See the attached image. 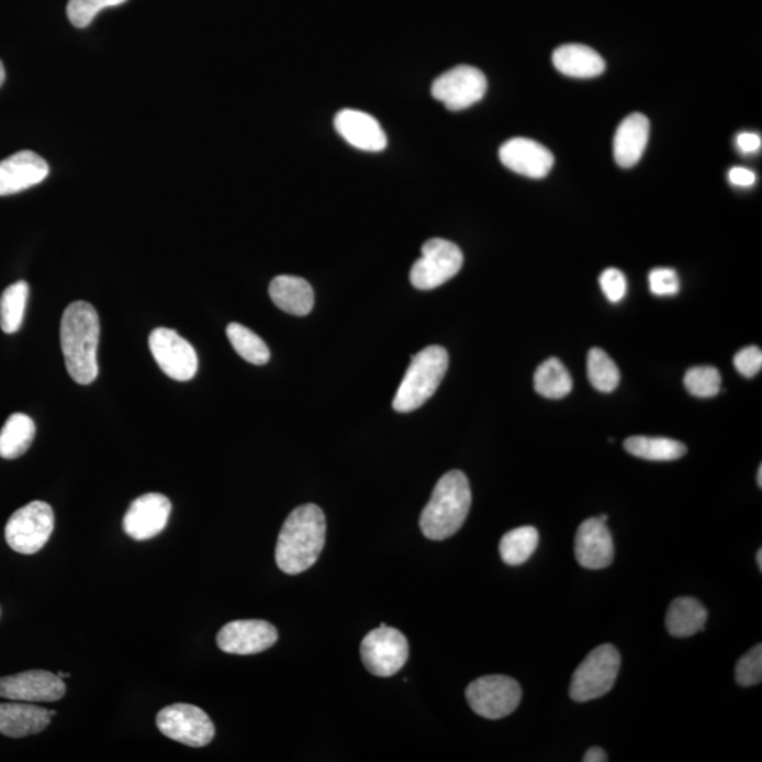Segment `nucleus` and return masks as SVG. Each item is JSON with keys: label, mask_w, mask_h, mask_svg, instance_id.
<instances>
[{"label": "nucleus", "mask_w": 762, "mask_h": 762, "mask_svg": "<svg viewBox=\"0 0 762 762\" xmlns=\"http://www.w3.org/2000/svg\"><path fill=\"white\" fill-rule=\"evenodd\" d=\"M326 519L316 504L296 507L287 517L276 547L277 567L287 575H299L314 567L323 552Z\"/></svg>", "instance_id": "f257e3e1"}, {"label": "nucleus", "mask_w": 762, "mask_h": 762, "mask_svg": "<svg viewBox=\"0 0 762 762\" xmlns=\"http://www.w3.org/2000/svg\"><path fill=\"white\" fill-rule=\"evenodd\" d=\"M125 2L127 0H68L67 16L74 26L86 29L101 10Z\"/></svg>", "instance_id": "473e14b6"}, {"label": "nucleus", "mask_w": 762, "mask_h": 762, "mask_svg": "<svg viewBox=\"0 0 762 762\" xmlns=\"http://www.w3.org/2000/svg\"><path fill=\"white\" fill-rule=\"evenodd\" d=\"M36 437V424L26 414L10 415L0 430V458L13 460L23 457Z\"/></svg>", "instance_id": "393cba45"}, {"label": "nucleus", "mask_w": 762, "mask_h": 762, "mask_svg": "<svg viewBox=\"0 0 762 762\" xmlns=\"http://www.w3.org/2000/svg\"><path fill=\"white\" fill-rule=\"evenodd\" d=\"M54 531V512L49 504L32 502L19 508L4 528L8 546L23 556L37 553Z\"/></svg>", "instance_id": "423d86ee"}, {"label": "nucleus", "mask_w": 762, "mask_h": 762, "mask_svg": "<svg viewBox=\"0 0 762 762\" xmlns=\"http://www.w3.org/2000/svg\"><path fill=\"white\" fill-rule=\"evenodd\" d=\"M587 378L597 391L612 393L620 383V370L605 350L593 348L587 355Z\"/></svg>", "instance_id": "7c9ffc66"}, {"label": "nucleus", "mask_w": 762, "mask_h": 762, "mask_svg": "<svg viewBox=\"0 0 762 762\" xmlns=\"http://www.w3.org/2000/svg\"><path fill=\"white\" fill-rule=\"evenodd\" d=\"M598 519H601V522H603V523H607L606 514H603V516L598 517Z\"/></svg>", "instance_id": "a18cd8bd"}, {"label": "nucleus", "mask_w": 762, "mask_h": 762, "mask_svg": "<svg viewBox=\"0 0 762 762\" xmlns=\"http://www.w3.org/2000/svg\"><path fill=\"white\" fill-rule=\"evenodd\" d=\"M684 383L686 390L695 397H715L720 393L721 376L719 370L711 366H696L687 370Z\"/></svg>", "instance_id": "2f4dec72"}, {"label": "nucleus", "mask_w": 762, "mask_h": 762, "mask_svg": "<svg viewBox=\"0 0 762 762\" xmlns=\"http://www.w3.org/2000/svg\"><path fill=\"white\" fill-rule=\"evenodd\" d=\"M650 121L641 113H632L620 123L613 143L618 166L631 168L641 160L650 138Z\"/></svg>", "instance_id": "412c9836"}, {"label": "nucleus", "mask_w": 762, "mask_h": 762, "mask_svg": "<svg viewBox=\"0 0 762 762\" xmlns=\"http://www.w3.org/2000/svg\"><path fill=\"white\" fill-rule=\"evenodd\" d=\"M553 66L563 76L595 78L605 72L606 61L595 49L582 44H565L552 54Z\"/></svg>", "instance_id": "5701e85b"}, {"label": "nucleus", "mask_w": 762, "mask_h": 762, "mask_svg": "<svg viewBox=\"0 0 762 762\" xmlns=\"http://www.w3.org/2000/svg\"><path fill=\"white\" fill-rule=\"evenodd\" d=\"M736 681L740 686H755L762 681V646L751 648L736 665Z\"/></svg>", "instance_id": "72a5a7b5"}, {"label": "nucleus", "mask_w": 762, "mask_h": 762, "mask_svg": "<svg viewBox=\"0 0 762 762\" xmlns=\"http://www.w3.org/2000/svg\"><path fill=\"white\" fill-rule=\"evenodd\" d=\"M608 761L606 751L601 747H592L583 757V762H606Z\"/></svg>", "instance_id": "ea45409f"}, {"label": "nucleus", "mask_w": 762, "mask_h": 762, "mask_svg": "<svg viewBox=\"0 0 762 762\" xmlns=\"http://www.w3.org/2000/svg\"><path fill=\"white\" fill-rule=\"evenodd\" d=\"M651 293L658 296H671L680 293V277L674 269L658 267L648 276Z\"/></svg>", "instance_id": "f704fd0d"}, {"label": "nucleus", "mask_w": 762, "mask_h": 762, "mask_svg": "<svg viewBox=\"0 0 762 762\" xmlns=\"http://www.w3.org/2000/svg\"><path fill=\"white\" fill-rule=\"evenodd\" d=\"M731 184L739 187H751L755 184L757 176L754 171L746 167H733L729 172Z\"/></svg>", "instance_id": "4c0bfd02"}, {"label": "nucleus", "mask_w": 762, "mask_h": 762, "mask_svg": "<svg viewBox=\"0 0 762 762\" xmlns=\"http://www.w3.org/2000/svg\"><path fill=\"white\" fill-rule=\"evenodd\" d=\"M621 657L617 648L603 645L587 654L573 672L569 695L575 702H589L605 696L616 684Z\"/></svg>", "instance_id": "39448f33"}, {"label": "nucleus", "mask_w": 762, "mask_h": 762, "mask_svg": "<svg viewBox=\"0 0 762 762\" xmlns=\"http://www.w3.org/2000/svg\"><path fill=\"white\" fill-rule=\"evenodd\" d=\"M156 724L168 739L194 749L210 744L215 737V726L210 716L194 705L167 706L158 711Z\"/></svg>", "instance_id": "9d476101"}, {"label": "nucleus", "mask_w": 762, "mask_h": 762, "mask_svg": "<svg viewBox=\"0 0 762 762\" xmlns=\"http://www.w3.org/2000/svg\"><path fill=\"white\" fill-rule=\"evenodd\" d=\"M757 565H759L760 571H762V549H759V552H757Z\"/></svg>", "instance_id": "79ce46f5"}, {"label": "nucleus", "mask_w": 762, "mask_h": 762, "mask_svg": "<svg viewBox=\"0 0 762 762\" xmlns=\"http://www.w3.org/2000/svg\"><path fill=\"white\" fill-rule=\"evenodd\" d=\"M279 640L273 625L265 620H236L227 623L217 632V647L226 654L255 655L269 650Z\"/></svg>", "instance_id": "ddd939ff"}, {"label": "nucleus", "mask_w": 762, "mask_h": 762, "mask_svg": "<svg viewBox=\"0 0 762 762\" xmlns=\"http://www.w3.org/2000/svg\"><path fill=\"white\" fill-rule=\"evenodd\" d=\"M335 128L349 145L363 152H383L388 136L372 115L355 109H343L335 116Z\"/></svg>", "instance_id": "6ab92c4d"}, {"label": "nucleus", "mask_w": 762, "mask_h": 762, "mask_svg": "<svg viewBox=\"0 0 762 762\" xmlns=\"http://www.w3.org/2000/svg\"><path fill=\"white\" fill-rule=\"evenodd\" d=\"M360 655L366 670L379 677L397 674L408 660V640L397 628L380 625L363 638Z\"/></svg>", "instance_id": "1a4fd4ad"}, {"label": "nucleus", "mask_w": 762, "mask_h": 762, "mask_svg": "<svg viewBox=\"0 0 762 762\" xmlns=\"http://www.w3.org/2000/svg\"><path fill=\"white\" fill-rule=\"evenodd\" d=\"M423 256L411 267L410 280L415 289L429 291L453 279L462 269V250L452 242L430 239L423 246Z\"/></svg>", "instance_id": "0eeeda50"}, {"label": "nucleus", "mask_w": 762, "mask_h": 762, "mask_svg": "<svg viewBox=\"0 0 762 762\" xmlns=\"http://www.w3.org/2000/svg\"><path fill=\"white\" fill-rule=\"evenodd\" d=\"M47 161L37 153L23 150L0 161V197L19 194L46 180Z\"/></svg>", "instance_id": "f3484780"}, {"label": "nucleus", "mask_w": 762, "mask_h": 762, "mask_svg": "<svg viewBox=\"0 0 762 762\" xmlns=\"http://www.w3.org/2000/svg\"><path fill=\"white\" fill-rule=\"evenodd\" d=\"M733 363L737 372L743 374L744 378H754L760 373L762 368V352L759 346H749L736 354Z\"/></svg>", "instance_id": "e433bc0d"}, {"label": "nucleus", "mask_w": 762, "mask_h": 762, "mask_svg": "<svg viewBox=\"0 0 762 762\" xmlns=\"http://www.w3.org/2000/svg\"><path fill=\"white\" fill-rule=\"evenodd\" d=\"M227 339L236 354L251 365H266L270 360L269 346L254 330L245 325L232 323L226 328Z\"/></svg>", "instance_id": "c756f323"}, {"label": "nucleus", "mask_w": 762, "mask_h": 762, "mask_svg": "<svg viewBox=\"0 0 762 762\" xmlns=\"http://www.w3.org/2000/svg\"><path fill=\"white\" fill-rule=\"evenodd\" d=\"M757 483H759V488L761 489L762 488V467H761V464L759 468V473H757Z\"/></svg>", "instance_id": "37998d69"}, {"label": "nucleus", "mask_w": 762, "mask_h": 762, "mask_svg": "<svg viewBox=\"0 0 762 762\" xmlns=\"http://www.w3.org/2000/svg\"><path fill=\"white\" fill-rule=\"evenodd\" d=\"M171 508V502L165 494H143L128 507L123 518V529L135 541L155 538L165 531Z\"/></svg>", "instance_id": "2eb2a0df"}, {"label": "nucleus", "mask_w": 762, "mask_h": 762, "mask_svg": "<svg viewBox=\"0 0 762 762\" xmlns=\"http://www.w3.org/2000/svg\"><path fill=\"white\" fill-rule=\"evenodd\" d=\"M538 544L539 534L536 527L514 528L504 534L500 541V556L509 567L523 565L536 552Z\"/></svg>", "instance_id": "cd10ccee"}, {"label": "nucleus", "mask_w": 762, "mask_h": 762, "mask_svg": "<svg viewBox=\"0 0 762 762\" xmlns=\"http://www.w3.org/2000/svg\"><path fill=\"white\" fill-rule=\"evenodd\" d=\"M625 449L632 457L652 462H671L685 457L687 448L680 440L670 438L630 437L625 440Z\"/></svg>", "instance_id": "a878e982"}, {"label": "nucleus", "mask_w": 762, "mask_h": 762, "mask_svg": "<svg viewBox=\"0 0 762 762\" xmlns=\"http://www.w3.org/2000/svg\"><path fill=\"white\" fill-rule=\"evenodd\" d=\"M523 691L516 680L504 675L478 677L468 686L467 699L474 714L484 719H503L516 711Z\"/></svg>", "instance_id": "6e6552de"}, {"label": "nucleus", "mask_w": 762, "mask_h": 762, "mask_svg": "<svg viewBox=\"0 0 762 762\" xmlns=\"http://www.w3.org/2000/svg\"><path fill=\"white\" fill-rule=\"evenodd\" d=\"M4 79H7V72H4L3 63L0 61V87L3 86Z\"/></svg>", "instance_id": "a19ab883"}, {"label": "nucleus", "mask_w": 762, "mask_h": 762, "mask_svg": "<svg viewBox=\"0 0 762 762\" xmlns=\"http://www.w3.org/2000/svg\"><path fill=\"white\" fill-rule=\"evenodd\" d=\"M99 334V316L91 304L76 301L67 306L59 339L68 373L78 384L88 385L98 378Z\"/></svg>", "instance_id": "f03ea898"}, {"label": "nucleus", "mask_w": 762, "mask_h": 762, "mask_svg": "<svg viewBox=\"0 0 762 762\" xmlns=\"http://www.w3.org/2000/svg\"><path fill=\"white\" fill-rule=\"evenodd\" d=\"M761 136L757 133L743 132L737 136V146L743 153H753L760 150L761 147Z\"/></svg>", "instance_id": "58836bf2"}, {"label": "nucleus", "mask_w": 762, "mask_h": 762, "mask_svg": "<svg viewBox=\"0 0 762 762\" xmlns=\"http://www.w3.org/2000/svg\"><path fill=\"white\" fill-rule=\"evenodd\" d=\"M66 695V684L57 674L34 670L0 677V697L9 701L57 702Z\"/></svg>", "instance_id": "4468645a"}, {"label": "nucleus", "mask_w": 762, "mask_h": 762, "mask_svg": "<svg viewBox=\"0 0 762 762\" xmlns=\"http://www.w3.org/2000/svg\"><path fill=\"white\" fill-rule=\"evenodd\" d=\"M150 352L158 368L168 378L177 381H188L195 378L198 372V355L194 346L178 335L175 329L157 328L148 338Z\"/></svg>", "instance_id": "f8f14e48"}, {"label": "nucleus", "mask_w": 762, "mask_h": 762, "mask_svg": "<svg viewBox=\"0 0 762 762\" xmlns=\"http://www.w3.org/2000/svg\"><path fill=\"white\" fill-rule=\"evenodd\" d=\"M448 365L449 355L442 346H428L413 356L393 400V408L397 413H411L427 403L447 374Z\"/></svg>", "instance_id": "20e7f679"}, {"label": "nucleus", "mask_w": 762, "mask_h": 762, "mask_svg": "<svg viewBox=\"0 0 762 762\" xmlns=\"http://www.w3.org/2000/svg\"><path fill=\"white\" fill-rule=\"evenodd\" d=\"M706 623V607L695 597H677L666 612V630L677 638L692 637L704 631Z\"/></svg>", "instance_id": "b1692460"}, {"label": "nucleus", "mask_w": 762, "mask_h": 762, "mask_svg": "<svg viewBox=\"0 0 762 762\" xmlns=\"http://www.w3.org/2000/svg\"><path fill=\"white\" fill-rule=\"evenodd\" d=\"M472 506L467 474L450 470L438 480L433 496L419 517V527L430 541H444L462 528Z\"/></svg>", "instance_id": "7ed1b4c3"}, {"label": "nucleus", "mask_w": 762, "mask_h": 762, "mask_svg": "<svg viewBox=\"0 0 762 762\" xmlns=\"http://www.w3.org/2000/svg\"><path fill=\"white\" fill-rule=\"evenodd\" d=\"M598 283H601L603 294L607 296L610 303H620L625 299L627 293L626 276L620 270L615 269V267L603 271Z\"/></svg>", "instance_id": "c9c22d12"}, {"label": "nucleus", "mask_w": 762, "mask_h": 762, "mask_svg": "<svg viewBox=\"0 0 762 762\" xmlns=\"http://www.w3.org/2000/svg\"><path fill=\"white\" fill-rule=\"evenodd\" d=\"M498 157L508 170L537 180L547 177L556 161L546 146L524 137L509 138L500 147Z\"/></svg>", "instance_id": "dca6fc26"}, {"label": "nucleus", "mask_w": 762, "mask_h": 762, "mask_svg": "<svg viewBox=\"0 0 762 762\" xmlns=\"http://www.w3.org/2000/svg\"><path fill=\"white\" fill-rule=\"evenodd\" d=\"M488 79L480 69L458 66L435 79L430 93L447 107L448 111H463L486 96Z\"/></svg>", "instance_id": "9b49d317"}, {"label": "nucleus", "mask_w": 762, "mask_h": 762, "mask_svg": "<svg viewBox=\"0 0 762 762\" xmlns=\"http://www.w3.org/2000/svg\"><path fill=\"white\" fill-rule=\"evenodd\" d=\"M534 388L542 397L559 400L567 397L573 388L572 376L561 360L549 358L538 366L534 374Z\"/></svg>", "instance_id": "bb28decb"}, {"label": "nucleus", "mask_w": 762, "mask_h": 762, "mask_svg": "<svg viewBox=\"0 0 762 762\" xmlns=\"http://www.w3.org/2000/svg\"><path fill=\"white\" fill-rule=\"evenodd\" d=\"M29 300V284L18 281L9 285L0 296V328L4 334H16L22 328Z\"/></svg>", "instance_id": "c85d7f7f"}, {"label": "nucleus", "mask_w": 762, "mask_h": 762, "mask_svg": "<svg viewBox=\"0 0 762 762\" xmlns=\"http://www.w3.org/2000/svg\"><path fill=\"white\" fill-rule=\"evenodd\" d=\"M57 675H58L59 677H61V680H64V677H69L68 672H63V671H59Z\"/></svg>", "instance_id": "c03bdc74"}, {"label": "nucleus", "mask_w": 762, "mask_h": 762, "mask_svg": "<svg viewBox=\"0 0 762 762\" xmlns=\"http://www.w3.org/2000/svg\"><path fill=\"white\" fill-rule=\"evenodd\" d=\"M575 558L579 565L597 571L612 565L615 544L606 523L589 518L579 526L575 537Z\"/></svg>", "instance_id": "a211bd4d"}, {"label": "nucleus", "mask_w": 762, "mask_h": 762, "mask_svg": "<svg viewBox=\"0 0 762 762\" xmlns=\"http://www.w3.org/2000/svg\"><path fill=\"white\" fill-rule=\"evenodd\" d=\"M271 301L287 314L309 315L314 309V290L309 281L296 276H277L269 287Z\"/></svg>", "instance_id": "4be33fe9"}, {"label": "nucleus", "mask_w": 762, "mask_h": 762, "mask_svg": "<svg viewBox=\"0 0 762 762\" xmlns=\"http://www.w3.org/2000/svg\"><path fill=\"white\" fill-rule=\"evenodd\" d=\"M56 710H47L27 704V702H13V704H0V735L22 739V737L42 733L46 730Z\"/></svg>", "instance_id": "aec40b11"}]
</instances>
